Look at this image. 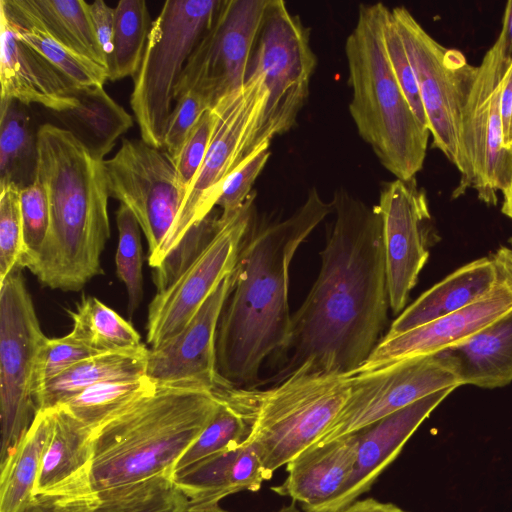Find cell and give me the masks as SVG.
Returning <instances> with one entry per match:
<instances>
[{
  "label": "cell",
  "instance_id": "5bb4252c",
  "mask_svg": "<svg viewBox=\"0 0 512 512\" xmlns=\"http://www.w3.org/2000/svg\"><path fill=\"white\" fill-rule=\"evenodd\" d=\"M269 1L222 0L211 27L184 67L174 102L195 91L213 108L244 86Z\"/></svg>",
  "mask_w": 512,
  "mask_h": 512
},
{
  "label": "cell",
  "instance_id": "4316f807",
  "mask_svg": "<svg viewBox=\"0 0 512 512\" xmlns=\"http://www.w3.org/2000/svg\"><path fill=\"white\" fill-rule=\"evenodd\" d=\"M10 21L40 28L79 55L108 65L94 36L88 2L84 0H0Z\"/></svg>",
  "mask_w": 512,
  "mask_h": 512
},
{
  "label": "cell",
  "instance_id": "ab89813d",
  "mask_svg": "<svg viewBox=\"0 0 512 512\" xmlns=\"http://www.w3.org/2000/svg\"><path fill=\"white\" fill-rule=\"evenodd\" d=\"M23 251L20 189L8 185L0 188V283L19 268Z\"/></svg>",
  "mask_w": 512,
  "mask_h": 512
},
{
  "label": "cell",
  "instance_id": "d6986e66",
  "mask_svg": "<svg viewBox=\"0 0 512 512\" xmlns=\"http://www.w3.org/2000/svg\"><path fill=\"white\" fill-rule=\"evenodd\" d=\"M500 275L494 289L473 304L406 332L384 336L356 373L435 355L512 311V278Z\"/></svg>",
  "mask_w": 512,
  "mask_h": 512
},
{
  "label": "cell",
  "instance_id": "3957f363",
  "mask_svg": "<svg viewBox=\"0 0 512 512\" xmlns=\"http://www.w3.org/2000/svg\"><path fill=\"white\" fill-rule=\"evenodd\" d=\"M36 180L47 193L50 225L27 269L45 287L79 291L104 273L101 255L110 238L104 160L65 128L46 123L37 130Z\"/></svg>",
  "mask_w": 512,
  "mask_h": 512
},
{
  "label": "cell",
  "instance_id": "74e56055",
  "mask_svg": "<svg viewBox=\"0 0 512 512\" xmlns=\"http://www.w3.org/2000/svg\"><path fill=\"white\" fill-rule=\"evenodd\" d=\"M220 226V213L212 211L205 219L195 224L153 269V281L157 292L167 288L186 266L207 246Z\"/></svg>",
  "mask_w": 512,
  "mask_h": 512
},
{
  "label": "cell",
  "instance_id": "6da1fadb",
  "mask_svg": "<svg viewBox=\"0 0 512 512\" xmlns=\"http://www.w3.org/2000/svg\"><path fill=\"white\" fill-rule=\"evenodd\" d=\"M332 202L335 222L320 252L318 277L292 316L288 375L311 369L355 374L379 343L389 295L376 206L340 188ZM284 376V377H285Z\"/></svg>",
  "mask_w": 512,
  "mask_h": 512
},
{
  "label": "cell",
  "instance_id": "e575fe53",
  "mask_svg": "<svg viewBox=\"0 0 512 512\" xmlns=\"http://www.w3.org/2000/svg\"><path fill=\"white\" fill-rule=\"evenodd\" d=\"M7 20L22 42L43 56L76 88L103 87L108 80L106 68L67 48L44 30Z\"/></svg>",
  "mask_w": 512,
  "mask_h": 512
},
{
  "label": "cell",
  "instance_id": "8fae6325",
  "mask_svg": "<svg viewBox=\"0 0 512 512\" xmlns=\"http://www.w3.org/2000/svg\"><path fill=\"white\" fill-rule=\"evenodd\" d=\"M46 338L22 269L16 268L0 283V464L35 417L34 370Z\"/></svg>",
  "mask_w": 512,
  "mask_h": 512
},
{
  "label": "cell",
  "instance_id": "30bf717a",
  "mask_svg": "<svg viewBox=\"0 0 512 512\" xmlns=\"http://www.w3.org/2000/svg\"><path fill=\"white\" fill-rule=\"evenodd\" d=\"M267 92L261 74L248 71L244 86L221 99L212 109L215 126L202 166L190 185L181 210L154 260L158 267L186 233L216 207L222 185L245 158L262 116Z\"/></svg>",
  "mask_w": 512,
  "mask_h": 512
},
{
  "label": "cell",
  "instance_id": "e0dca14e",
  "mask_svg": "<svg viewBox=\"0 0 512 512\" xmlns=\"http://www.w3.org/2000/svg\"><path fill=\"white\" fill-rule=\"evenodd\" d=\"M375 206L382 220L389 306L397 314L405 309L429 258L432 217L426 192L416 178L384 183Z\"/></svg>",
  "mask_w": 512,
  "mask_h": 512
},
{
  "label": "cell",
  "instance_id": "603a6c76",
  "mask_svg": "<svg viewBox=\"0 0 512 512\" xmlns=\"http://www.w3.org/2000/svg\"><path fill=\"white\" fill-rule=\"evenodd\" d=\"M187 497L167 477L102 491L78 488L33 495L21 512H183Z\"/></svg>",
  "mask_w": 512,
  "mask_h": 512
},
{
  "label": "cell",
  "instance_id": "f546056e",
  "mask_svg": "<svg viewBox=\"0 0 512 512\" xmlns=\"http://www.w3.org/2000/svg\"><path fill=\"white\" fill-rule=\"evenodd\" d=\"M54 408L37 411L10 456L0 464V512H21L32 498L54 430Z\"/></svg>",
  "mask_w": 512,
  "mask_h": 512
},
{
  "label": "cell",
  "instance_id": "2e32d148",
  "mask_svg": "<svg viewBox=\"0 0 512 512\" xmlns=\"http://www.w3.org/2000/svg\"><path fill=\"white\" fill-rule=\"evenodd\" d=\"M460 386L456 375L436 354L355 373L346 404L317 442L354 433L427 395Z\"/></svg>",
  "mask_w": 512,
  "mask_h": 512
},
{
  "label": "cell",
  "instance_id": "ee69618b",
  "mask_svg": "<svg viewBox=\"0 0 512 512\" xmlns=\"http://www.w3.org/2000/svg\"><path fill=\"white\" fill-rule=\"evenodd\" d=\"M208 109H211L209 102L195 91L186 92L175 100L168 120L163 146L164 151L172 160L177 157Z\"/></svg>",
  "mask_w": 512,
  "mask_h": 512
},
{
  "label": "cell",
  "instance_id": "b9f144b4",
  "mask_svg": "<svg viewBox=\"0 0 512 512\" xmlns=\"http://www.w3.org/2000/svg\"><path fill=\"white\" fill-rule=\"evenodd\" d=\"M270 142H265L253 153L243 159L225 179L216 206L222 216L238 211L252 195L255 180L270 157Z\"/></svg>",
  "mask_w": 512,
  "mask_h": 512
},
{
  "label": "cell",
  "instance_id": "52a82bcc",
  "mask_svg": "<svg viewBox=\"0 0 512 512\" xmlns=\"http://www.w3.org/2000/svg\"><path fill=\"white\" fill-rule=\"evenodd\" d=\"M222 0H168L152 22L141 66L134 76L130 106L141 139L163 149L184 67L211 27Z\"/></svg>",
  "mask_w": 512,
  "mask_h": 512
},
{
  "label": "cell",
  "instance_id": "ffe728a7",
  "mask_svg": "<svg viewBox=\"0 0 512 512\" xmlns=\"http://www.w3.org/2000/svg\"><path fill=\"white\" fill-rule=\"evenodd\" d=\"M456 388H446L356 431L357 452L350 478L322 512H336L366 493L397 458L408 439Z\"/></svg>",
  "mask_w": 512,
  "mask_h": 512
},
{
  "label": "cell",
  "instance_id": "60d3db41",
  "mask_svg": "<svg viewBox=\"0 0 512 512\" xmlns=\"http://www.w3.org/2000/svg\"><path fill=\"white\" fill-rule=\"evenodd\" d=\"M97 352L75 339L70 333L60 338H46L41 345L34 370V395L49 381Z\"/></svg>",
  "mask_w": 512,
  "mask_h": 512
},
{
  "label": "cell",
  "instance_id": "7dc6e473",
  "mask_svg": "<svg viewBox=\"0 0 512 512\" xmlns=\"http://www.w3.org/2000/svg\"><path fill=\"white\" fill-rule=\"evenodd\" d=\"M500 111L504 134V146L506 148L512 118V63L508 67L503 78Z\"/></svg>",
  "mask_w": 512,
  "mask_h": 512
},
{
  "label": "cell",
  "instance_id": "681fc988",
  "mask_svg": "<svg viewBox=\"0 0 512 512\" xmlns=\"http://www.w3.org/2000/svg\"><path fill=\"white\" fill-rule=\"evenodd\" d=\"M504 59L512 63V0L505 6L501 32L496 40Z\"/></svg>",
  "mask_w": 512,
  "mask_h": 512
},
{
  "label": "cell",
  "instance_id": "4fadbf2b",
  "mask_svg": "<svg viewBox=\"0 0 512 512\" xmlns=\"http://www.w3.org/2000/svg\"><path fill=\"white\" fill-rule=\"evenodd\" d=\"M104 167L109 196L137 219L151 263L175 223L187 189L171 157L142 139H122L117 153L104 160Z\"/></svg>",
  "mask_w": 512,
  "mask_h": 512
},
{
  "label": "cell",
  "instance_id": "db71d44e",
  "mask_svg": "<svg viewBox=\"0 0 512 512\" xmlns=\"http://www.w3.org/2000/svg\"><path fill=\"white\" fill-rule=\"evenodd\" d=\"M511 147H512V118H511L509 135H508V139H507V142H506V148L510 149Z\"/></svg>",
  "mask_w": 512,
  "mask_h": 512
},
{
  "label": "cell",
  "instance_id": "484cf974",
  "mask_svg": "<svg viewBox=\"0 0 512 512\" xmlns=\"http://www.w3.org/2000/svg\"><path fill=\"white\" fill-rule=\"evenodd\" d=\"M54 411V430L43 455L33 495L90 487L93 429L64 405L54 407Z\"/></svg>",
  "mask_w": 512,
  "mask_h": 512
},
{
  "label": "cell",
  "instance_id": "d6a6232c",
  "mask_svg": "<svg viewBox=\"0 0 512 512\" xmlns=\"http://www.w3.org/2000/svg\"><path fill=\"white\" fill-rule=\"evenodd\" d=\"M70 316V334L97 353L132 350L143 345L133 325L96 297H83Z\"/></svg>",
  "mask_w": 512,
  "mask_h": 512
},
{
  "label": "cell",
  "instance_id": "5b68a950",
  "mask_svg": "<svg viewBox=\"0 0 512 512\" xmlns=\"http://www.w3.org/2000/svg\"><path fill=\"white\" fill-rule=\"evenodd\" d=\"M390 9L361 4L346 39L352 99L349 112L361 138L397 179L410 180L422 169L430 132L409 105L392 70L384 42Z\"/></svg>",
  "mask_w": 512,
  "mask_h": 512
},
{
  "label": "cell",
  "instance_id": "7c38bea8",
  "mask_svg": "<svg viewBox=\"0 0 512 512\" xmlns=\"http://www.w3.org/2000/svg\"><path fill=\"white\" fill-rule=\"evenodd\" d=\"M509 66L496 41L477 66L461 123L465 172L452 198L473 188L479 200L496 205L497 193H503L509 184L512 148L504 146L500 111L502 83Z\"/></svg>",
  "mask_w": 512,
  "mask_h": 512
},
{
  "label": "cell",
  "instance_id": "bcb514c9",
  "mask_svg": "<svg viewBox=\"0 0 512 512\" xmlns=\"http://www.w3.org/2000/svg\"><path fill=\"white\" fill-rule=\"evenodd\" d=\"M88 9L95 39L108 65L113 51L115 9L102 0L88 3Z\"/></svg>",
  "mask_w": 512,
  "mask_h": 512
},
{
  "label": "cell",
  "instance_id": "d4e9b609",
  "mask_svg": "<svg viewBox=\"0 0 512 512\" xmlns=\"http://www.w3.org/2000/svg\"><path fill=\"white\" fill-rule=\"evenodd\" d=\"M438 355L461 385L499 388L512 382V311Z\"/></svg>",
  "mask_w": 512,
  "mask_h": 512
},
{
  "label": "cell",
  "instance_id": "f6af8a7d",
  "mask_svg": "<svg viewBox=\"0 0 512 512\" xmlns=\"http://www.w3.org/2000/svg\"><path fill=\"white\" fill-rule=\"evenodd\" d=\"M214 126L215 114L211 108L203 114L177 157L172 160L179 179L187 191L205 159Z\"/></svg>",
  "mask_w": 512,
  "mask_h": 512
},
{
  "label": "cell",
  "instance_id": "ac0fdd59",
  "mask_svg": "<svg viewBox=\"0 0 512 512\" xmlns=\"http://www.w3.org/2000/svg\"><path fill=\"white\" fill-rule=\"evenodd\" d=\"M231 273L182 331L149 349L146 376L156 385L209 391L221 387L216 368V332L231 288Z\"/></svg>",
  "mask_w": 512,
  "mask_h": 512
},
{
  "label": "cell",
  "instance_id": "7bdbcfd3",
  "mask_svg": "<svg viewBox=\"0 0 512 512\" xmlns=\"http://www.w3.org/2000/svg\"><path fill=\"white\" fill-rule=\"evenodd\" d=\"M384 42L392 70L409 105L419 121L428 128L417 79L391 10L384 25Z\"/></svg>",
  "mask_w": 512,
  "mask_h": 512
},
{
  "label": "cell",
  "instance_id": "9c48e42d",
  "mask_svg": "<svg viewBox=\"0 0 512 512\" xmlns=\"http://www.w3.org/2000/svg\"><path fill=\"white\" fill-rule=\"evenodd\" d=\"M413 67L433 147L465 172L461 123L477 66L465 55L432 38L405 7L391 9Z\"/></svg>",
  "mask_w": 512,
  "mask_h": 512
},
{
  "label": "cell",
  "instance_id": "4dcf8cb0",
  "mask_svg": "<svg viewBox=\"0 0 512 512\" xmlns=\"http://www.w3.org/2000/svg\"><path fill=\"white\" fill-rule=\"evenodd\" d=\"M241 446L202 459L173 475L172 482L189 503L220 502L228 495L252 491L256 475Z\"/></svg>",
  "mask_w": 512,
  "mask_h": 512
},
{
  "label": "cell",
  "instance_id": "ba28073f",
  "mask_svg": "<svg viewBox=\"0 0 512 512\" xmlns=\"http://www.w3.org/2000/svg\"><path fill=\"white\" fill-rule=\"evenodd\" d=\"M316 65L309 30L284 1L270 0L249 67L261 74L267 99L245 158L295 125Z\"/></svg>",
  "mask_w": 512,
  "mask_h": 512
},
{
  "label": "cell",
  "instance_id": "816d5d0a",
  "mask_svg": "<svg viewBox=\"0 0 512 512\" xmlns=\"http://www.w3.org/2000/svg\"><path fill=\"white\" fill-rule=\"evenodd\" d=\"M183 512H229L224 510L219 502H209V503H189L186 509ZM277 512H300L295 502H292L289 505L283 506Z\"/></svg>",
  "mask_w": 512,
  "mask_h": 512
},
{
  "label": "cell",
  "instance_id": "cb8c5ba5",
  "mask_svg": "<svg viewBox=\"0 0 512 512\" xmlns=\"http://www.w3.org/2000/svg\"><path fill=\"white\" fill-rule=\"evenodd\" d=\"M501 275L491 257L471 261L422 293L392 322L394 336L459 311L491 292Z\"/></svg>",
  "mask_w": 512,
  "mask_h": 512
},
{
  "label": "cell",
  "instance_id": "1f68e13d",
  "mask_svg": "<svg viewBox=\"0 0 512 512\" xmlns=\"http://www.w3.org/2000/svg\"><path fill=\"white\" fill-rule=\"evenodd\" d=\"M37 131L24 104L0 101V188L14 185L20 190L36 179Z\"/></svg>",
  "mask_w": 512,
  "mask_h": 512
},
{
  "label": "cell",
  "instance_id": "f907efd6",
  "mask_svg": "<svg viewBox=\"0 0 512 512\" xmlns=\"http://www.w3.org/2000/svg\"><path fill=\"white\" fill-rule=\"evenodd\" d=\"M509 244V246H501L491 258L501 274L512 278V238Z\"/></svg>",
  "mask_w": 512,
  "mask_h": 512
},
{
  "label": "cell",
  "instance_id": "7a4b0ae2",
  "mask_svg": "<svg viewBox=\"0 0 512 512\" xmlns=\"http://www.w3.org/2000/svg\"><path fill=\"white\" fill-rule=\"evenodd\" d=\"M333 211L315 187L288 218L245 236L231 273V288L216 332L221 387L258 379L264 360L285 350L291 334L289 269L301 243Z\"/></svg>",
  "mask_w": 512,
  "mask_h": 512
},
{
  "label": "cell",
  "instance_id": "8992f818",
  "mask_svg": "<svg viewBox=\"0 0 512 512\" xmlns=\"http://www.w3.org/2000/svg\"><path fill=\"white\" fill-rule=\"evenodd\" d=\"M353 375L303 364L272 388L248 389L255 416L248 442L256 448L267 480L329 429L346 404Z\"/></svg>",
  "mask_w": 512,
  "mask_h": 512
},
{
  "label": "cell",
  "instance_id": "7402d4cb",
  "mask_svg": "<svg viewBox=\"0 0 512 512\" xmlns=\"http://www.w3.org/2000/svg\"><path fill=\"white\" fill-rule=\"evenodd\" d=\"M357 445L355 432L310 445L286 464L285 480L272 491L290 497L304 512H322L350 478Z\"/></svg>",
  "mask_w": 512,
  "mask_h": 512
},
{
  "label": "cell",
  "instance_id": "f5cc1de1",
  "mask_svg": "<svg viewBox=\"0 0 512 512\" xmlns=\"http://www.w3.org/2000/svg\"><path fill=\"white\" fill-rule=\"evenodd\" d=\"M502 194L504 200L501 211L504 215L512 219V171L509 184Z\"/></svg>",
  "mask_w": 512,
  "mask_h": 512
},
{
  "label": "cell",
  "instance_id": "8d00e7d4",
  "mask_svg": "<svg viewBox=\"0 0 512 512\" xmlns=\"http://www.w3.org/2000/svg\"><path fill=\"white\" fill-rule=\"evenodd\" d=\"M116 225L118 230L116 274L126 287L127 313L132 317L143 299L141 228L133 213L122 204L116 212Z\"/></svg>",
  "mask_w": 512,
  "mask_h": 512
},
{
  "label": "cell",
  "instance_id": "44dd1931",
  "mask_svg": "<svg viewBox=\"0 0 512 512\" xmlns=\"http://www.w3.org/2000/svg\"><path fill=\"white\" fill-rule=\"evenodd\" d=\"M1 100L24 105L37 103L54 113L79 103L76 88L43 56L22 42L4 14L0 13Z\"/></svg>",
  "mask_w": 512,
  "mask_h": 512
},
{
  "label": "cell",
  "instance_id": "277c9868",
  "mask_svg": "<svg viewBox=\"0 0 512 512\" xmlns=\"http://www.w3.org/2000/svg\"><path fill=\"white\" fill-rule=\"evenodd\" d=\"M213 391L155 385L92 431L93 491L172 477L180 457L213 417Z\"/></svg>",
  "mask_w": 512,
  "mask_h": 512
},
{
  "label": "cell",
  "instance_id": "9a60e30c",
  "mask_svg": "<svg viewBox=\"0 0 512 512\" xmlns=\"http://www.w3.org/2000/svg\"><path fill=\"white\" fill-rule=\"evenodd\" d=\"M253 192L235 213L222 216L207 246L148 306L147 343L156 348L182 331L222 280L234 269L254 218Z\"/></svg>",
  "mask_w": 512,
  "mask_h": 512
},
{
  "label": "cell",
  "instance_id": "83f0119b",
  "mask_svg": "<svg viewBox=\"0 0 512 512\" xmlns=\"http://www.w3.org/2000/svg\"><path fill=\"white\" fill-rule=\"evenodd\" d=\"M149 349L98 353L85 358L41 387L34 395L36 412L54 408L100 382L146 375Z\"/></svg>",
  "mask_w": 512,
  "mask_h": 512
},
{
  "label": "cell",
  "instance_id": "f35d334b",
  "mask_svg": "<svg viewBox=\"0 0 512 512\" xmlns=\"http://www.w3.org/2000/svg\"><path fill=\"white\" fill-rule=\"evenodd\" d=\"M24 251L19 268H27L37 257L48 233L50 208L44 186L35 181L20 190Z\"/></svg>",
  "mask_w": 512,
  "mask_h": 512
},
{
  "label": "cell",
  "instance_id": "836d02e7",
  "mask_svg": "<svg viewBox=\"0 0 512 512\" xmlns=\"http://www.w3.org/2000/svg\"><path fill=\"white\" fill-rule=\"evenodd\" d=\"M115 9L113 51L108 60V80L137 74L152 26L144 0H121Z\"/></svg>",
  "mask_w": 512,
  "mask_h": 512
},
{
  "label": "cell",
  "instance_id": "d590c367",
  "mask_svg": "<svg viewBox=\"0 0 512 512\" xmlns=\"http://www.w3.org/2000/svg\"><path fill=\"white\" fill-rule=\"evenodd\" d=\"M146 375L97 383L68 399L64 405L77 419L94 429L104 419L153 388Z\"/></svg>",
  "mask_w": 512,
  "mask_h": 512
},
{
  "label": "cell",
  "instance_id": "f1b7e54d",
  "mask_svg": "<svg viewBox=\"0 0 512 512\" xmlns=\"http://www.w3.org/2000/svg\"><path fill=\"white\" fill-rule=\"evenodd\" d=\"M77 97L76 107L55 115L94 157L104 160L133 119L104 86L78 89Z\"/></svg>",
  "mask_w": 512,
  "mask_h": 512
},
{
  "label": "cell",
  "instance_id": "c3c4849f",
  "mask_svg": "<svg viewBox=\"0 0 512 512\" xmlns=\"http://www.w3.org/2000/svg\"><path fill=\"white\" fill-rule=\"evenodd\" d=\"M336 512H407L399 506L390 503L382 502L375 498H365L355 500L346 507Z\"/></svg>",
  "mask_w": 512,
  "mask_h": 512
}]
</instances>
